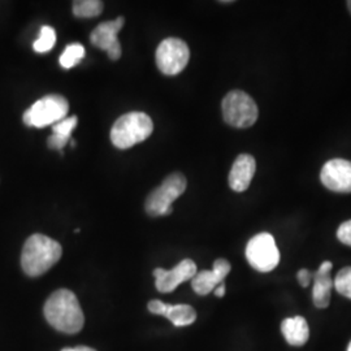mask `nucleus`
I'll list each match as a JSON object with an SVG mask.
<instances>
[{
    "mask_svg": "<svg viewBox=\"0 0 351 351\" xmlns=\"http://www.w3.org/2000/svg\"><path fill=\"white\" fill-rule=\"evenodd\" d=\"M62 254L59 242L45 234H33L26 239L21 254L23 271L29 277L42 276L60 261Z\"/></svg>",
    "mask_w": 351,
    "mask_h": 351,
    "instance_id": "2",
    "label": "nucleus"
},
{
    "mask_svg": "<svg viewBox=\"0 0 351 351\" xmlns=\"http://www.w3.org/2000/svg\"><path fill=\"white\" fill-rule=\"evenodd\" d=\"M333 264L332 262H324L319 267V269L313 274L314 278V290H313V300L317 308H326L330 303L333 280L330 277Z\"/></svg>",
    "mask_w": 351,
    "mask_h": 351,
    "instance_id": "15",
    "label": "nucleus"
},
{
    "mask_svg": "<svg viewBox=\"0 0 351 351\" xmlns=\"http://www.w3.org/2000/svg\"><path fill=\"white\" fill-rule=\"evenodd\" d=\"M56 43V32L53 27L51 26H42L40 33H39V38L34 42L33 49L38 53H45L53 49Z\"/></svg>",
    "mask_w": 351,
    "mask_h": 351,
    "instance_id": "20",
    "label": "nucleus"
},
{
    "mask_svg": "<svg viewBox=\"0 0 351 351\" xmlns=\"http://www.w3.org/2000/svg\"><path fill=\"white\" fill-rule=\"evenodd\" d=\"M322 184L335 193H351V162L332 159L324 164L320 172Z\"/></svg>",
    "mask_w": 351,
    "mask_h": 351,
    "instance_id": "10",
    "label": "nucleus"
},
{
    "mask_svg": "<svg viewBox=\"0 0 351 351\" xmlns=\"http://www.w3.org/2000/svg\"><path fill=\"white\" fill-rule=\"evenodd\" d=\"M69 111V103L63 95L52 94L43 97L42 99L36 101L30 108H27L23 120L26 126L34 128H45V126L55 125L62 121Z\"/></svg>",
    "mask_w": 351,
    "mask_h": 351,
    "instance_id": "6",
    "label": "nucleus"
},
{
    "mask_svg": "<svg viewBox=\"0 0 351 351\" xmlns=\"http://www.w3.org/2000/svg\"><path fill=\"white\" fill-rule=\"evenodd\" d=\"M348 351H351V341L350 343H349V348H348Z\"/></svg>",
    "mask_w": 351,
    "mask_h": 351,
    "instance_id": "27",
    "label": "nucleus"
},
{
    "mask_svg": "<svg viewBox=\"0 0 351 351\" xmlns=\"http://www.w3.org/2000/svg\"><path fill=\"white\" fill-rule=\"evenodd\" d=\"M333 287L341 295L351 300V267H345L339 271L333 281Z\"/></svg>",
    "mask_w": 351,
    "mask_h": 351,
    "instance_id": "21",
    "label": "nucleus"
},
{
    "mask_svg": "<svg viewBox=\"0 0 351 351\" xmlns=\"http://www.w3.org/2000/svg\"><path fill=\"white\" fill-rule=\"evenodd\" d=\"M62 351H97L93 348H88V346H75V348H65Z\"/></svg>",
    "mask_w": 351,
    "mask_h": 351,
    "instance_id": "25",
    "label": "nucleus"
},
{
    "mask_svg": "<svg viewBox=\"0 0 351 351\" xmlns=\"http://www.w3.org/2000/svg\"><path fill=\"white\" fill-rule=\"evenodd\" d=\"M221 108L226 124L239 129H246L254 125L259 116L255 101L249 94L241 90L228 93L221 103Z\"/></svg>",
    "mask_w": 351,
    "mask_h": 351,
    "instance_id": "5",
    "label": "nucleus"
},
{
    "mask_svg": "<svg viewBox=\"0 0 351 351\" xmlns=\"http://www.w3.org/2000/svg\"><path fill=\"white\" fill-rule=\"evenodd\" d=\"M103 11V1L99 0H78L73 3V14L78 19L97 17Z\"/></svg>",
    "mask_w": 351,
    "mask_h": 351,
    "instance_id": "18",
    "label": "nucleus"
},
{
    "mask_svg": "<svg viewBox=\"0 0 351 351\" xmlns=\"http://www.w3.org/2000/svg\"><path fill=\"white\" fill-rule=\"evenodd\" d=\"M226 284H220L217 288L213 290V293H215V295L216 297H219V298H221V297H224L226 295Z\"/></svg>",
    "mask_w": 351,
    "mask_h": 351,
    "instance_id": "24",
    "label": "nucleus"
},
{
    "mask_svg": "<svg viewBox=\"0 0 351 351\" xmlns=\"http://www.w3.org/2000/svg\"><path fill=\"white\" fill-rule=\"evenodd\" d=\"M297 278H298V282L301 284L303 288H307V287L310 285L311 280H313V274H311V272H310L308 269L303 268V269H301V271L298 272V275H297Z\"/></svg>",
    "mask_w": 351,
    "mask_h": 351,
    "instance_id": "23",
    "label": "nucleus"
},
{
    "mask_svg": "<svg viewBox=\"0 0 351 351\" xmlns=\"http://www.w3.org/2000/svg\"><path fill=\"white\" fill-rule=\"evenodd\" d=\"M124 23L125 19L121 16L113 21L101 23L90 36V42L95 47L106 51L111 60H119L121 58V45L117 39V34L123 29Z\"/></svg>",
    "mask_w": 351,
    "mask_h": 351,
    "instance_id": "9",
    "label": "nucleus"
},
{
    "mask_svg": "<svg viewBox=\"0 0 351 351\" xmlns=\"http://www.w3.org/2000/svg\"><path fill=\"white\" fill-rule=\"evenodd\" d=\"M255 171H256L255 159L249 154H241L234 160L233 167L230 169L229 178H228L229 186L236 193H242L247 190L255 176Z\"/></svg>",
    "mask_w": 351,
    "mask_h": 351,
    "instance_id": "14",
    "label": "nucleus"
},
{
    "mask_svg": "<svg viewBox=\"0 0 351 351\" xmlns=\"http://www.w3.org/2000/svg\"><path fill=\"white\" fill-rule=\"evenodd\" d=\"M45 317L52 328L66 335L78 333L85 324V316L75 293L68 289L53 291L45 303Z\"/></svg>",
    "mask_w": 351,
    "mask_h": 351,
    "instance_id": "1",
    "label": "nucleus"
},
{
    "mask_svg": "<svg viewBox=\"0 0 351 351\" xmlns=\"http://www.w3.org/2000/svg\"><path fill=\"white\" fill-rule=\"evenodd\" d=\"M154 124L150 116L145 112H129L116 120L111 130L113 146L126 150L150 137Z\"/></svg>",
    "mask_w": 351,
    "mask_h": 351,
    "instance_id": "3",
    "label": "nucleus"
},
{
    "mask_svg": "<svg viewBox=\"0 0 351 351\" xmlns=\"http://www.w3.org/2000/svg\"><path fill=\"white\" fill-rule=\"evenodd\" d=\"M84 58H85V47L80 43H72V45L66 46L59 62L64 69H71L77 64L81 63V60Z\"/></svg>",
    "mask_w": 351,
    "mask_h": 351,
    "instance_id": "19",
    "label": "nucleus"
},
{
    "mask_svg": "<svg viewBox=\"0 0 351 351\" xmlns=\"http://www.w3.org/2000/svg\"><path fill=\"white\" fill-rule=\"evenodd\" d=\"M281 332L291 346H303L310 337V328L304 317H288L281 324Z\"/></svg>",
    "mask_w": 351,
    "mask_h": 351,
    "instance_id": "16",
    "label": "nucleus"
},
{
    "mask_svg": "<svg viewBox=\"0 0 351 351\" xmlns=\"http://www.w3.org/2000/svg\"><path fill=\"white\" fill-rule=\"evenodd\" d=\"M246 259L259 272H271L280 263V251L276 241L269 233H259L246 246Z\"/></svg>",
    "mask_w": 351,
    "mask_h": 351,
    "instance_id": "7",
    "label": "nucleus"
},
{
    "mask_svg": "<svg viewBox=\"0 0 351 351\" xmlns=\"http://www.w3.org/2000/svg\"><path fill=\"white\" fill-rule=\"evenodd\" d=\"M197 275V264L191 259H184L176 265L173 269L165 271L163 268H156L154 271L155 287L160 293H172L176 288Z\"/></svg>",
    "mask_w": 351,
    "mask_h": 351,
    "instance_id": "11",
    "label": "nucleus"
},
{
    "mask_svg": "<svg viewBox=\"0 0 351 351\" xmlns=\"http://www.w3.org/2000/svg\"><path fill=\"white\" fill-rule=\"evenodd\" d=\"M190 50L180 38H167L156 50V65L165 75L181 73L189 63Z\"/></svg>",
    "mask_w": 351,
    "mask_h": 351,
    "instance_id": "8",
    "label": "nucleus"
},
{
    "mask_svg": "<svg viewBox=\"0 0 351 351\" xmlns=\"http://www.w3.org/2000/svg\"><path fill=\"white\" fill-rule=\"evenodd\" d=\"M188 186L186 177L182 173H172L168 176L159 188L151 191L146 199V213L152 217L158 216H168L173 208L172 203L180 198Z\"/></svg>",
    "mask_w": 351,
    "mask_h": 351,
    "instance_id": "4",
    "label": "nucleus"
},
{
    "mask_svg": "<svg viewBox=\"0 0 351 351\" xmlns=\"http://www.w3.org/2000/svg\"><path fill=\"white\" fill-rule=\"evenodd\" d=\"M151 314L165 316L175 326H186L197 320L195 310L189 304H167L159 300H154L147 304Z\"/></svg>",
    "mask_w": 351,
    "mask_h": 351,
    "instance_id": "13",
    "label": "nucleus"
},
{
    "mask_svg": "<svg viewBox=\"0 0 351 351\" xmlns=\"http://www.w3.org/2000/svg\"><path fill=\"white\" fill-rule=\"evenodd\" d=\"M232 265L226 259H217L213 263V271H202L191 280L193 290L198 295H208L220 284H224L226 277L229 275Z\"/></svg>",
    "mask_w": 351,
    "mask_h": 351,
    "instance_id": "12",
    "label": "nucleus"
},
{
    "mask_svg": "<svg viewBox=\"0 0 351 351\" xmlns=\"http://www.w3.org/2000/svg\"><path fill=\"white\" fill-rule=\"evenodd\" d=\"M337 239L346 246L351 247V220L345 221L337 229Z\"/></svg>",
    "mask_w": 351,
    "mask_h": 351,
    "instance_id": "22",
    "label": "nucleus"
},
{
    "mask_svg": "<svg viewBox=\"0 0 351 351\" xmlns=\"http://www.w3.org/2000/svg\"><path fill=\"white\" fill-rule=\"evenodd\" d=\"M348 8H349V11H350L351 13V0H349V1H348Z\"/></svg>",
    "mask_w": 351,
    "mask_h": 351,
    "instance_id": "26",
    "label": "nucleus"
},
{
    "mask_svg": "<svg viewBox=\"0 0 351 351\" xmlns=\"http://www.w3.org/2000/svg\"><path fill=\"white\" fill-rule=\"evenodd\" d=\"M78 124L77 116L65 117L62 121L52 125V136H51L47 145L52 150H58L62 152L64 147L72 141V133Z\"/></svg>",
    "mask_w": 351,
    "mask_h": 351,
    "instance_id": "17",
    "label": "nucleus"
}]
</instances>
